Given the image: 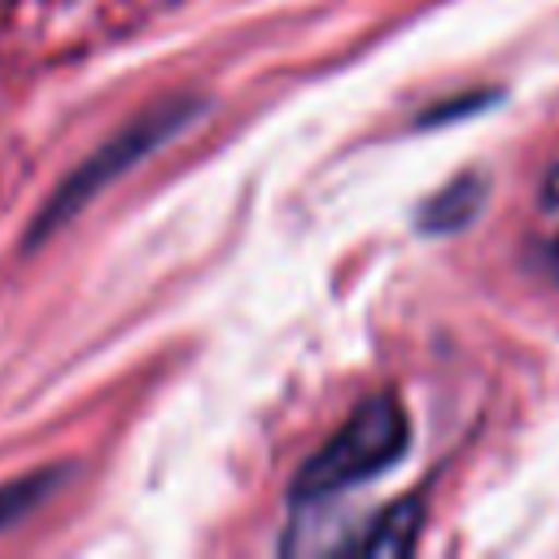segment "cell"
I'll list each match as a JSON object with an SVG mask.
<instances>
[{"label": "cell", "instance_id": "6da1fadb", "mask_svg": "<svg viewBox=\"0 0 559 559\" xmlns=\"http://www.w3.org/2000/svg\"><path fill=\"white\" fill-rule=\"evenodd\" d=\"M411 441V419L393 393L358 402V411L306 459L293 476V502H328L380 472H389Z\"/></svg>", "mask_w": 559, "mask_h": 559}, {"label": "cell", "instance_id": "7a4b0ae2", "mask_svg": "<svg viewBox=\"0 0 559 559\" xmlns=\"http://www.w3.org/2000/svg\"><path fill=\"white\" fill-rule=\"evenodd\" d=\"M201 114L197 96H170V100H153L144 114H135L118 135H109L83 166H74V175L57 188V197L44 205L39 223L31 227V245L48 231H57L61 223H70L92 197H100L118 175H127L131 166H140L153 148H162L170 135H179L192 118Z\"/></svg>", "mask_w": 559, "mask_h": 559}, {"label": "cell", "instance_id": "3957f363", "mask_svg": "<svg viewBox=\"0 0 559 559\" xmlns=\"http://www.w3.org/2000/svg\"><path fill=\"white\" fill-rule=\"evenodd\" d=\"M485 197H489V183H485V175H459V179H450L437 197H428L424 201V210H419V227L424 231H463L476 214H480V205H485Z\"/></svg>", "mask_w": 559, "mask_h": 559}, {"label": "cell", "instance_id": "277c9868", "mask_svg": "<svg viewBox=\"0 0 559 559\" xmlns=\"http://www.w3.org/2000/svg\"><path fill=\"white\" fill-rule=\"evenodd\" d=\"M419 537V498L393 502L384 515H376V524L354 542L362 555H406Z\"/></svg>", "mask_w": 559, "mask_h": 559}, {"label": "cell", "instance_id": "5b68a950", "mask_svg": "<svg viewBox=\"0 0 559 559\" xmlns=\"http://www.w3.org/2000/svg\"><path fill=\"white\" fill-rule=\"evenodd\" d=\"M61 480H66V467H44V472L4 480V485H0V533L13 528L17 520H26L31 511H39L44 498H52Z\"/></svg>", "mask_w": 559, "mask_h": 559}, {"label": "cell", "instance_id": "8992f818", "mask_svg": "<svg viewBox=\"0 0 559 559\" xmlns=\"http://www.w3.org/2000/svg\"><path fill=\"white\" fill-rule=\"evenodd\" d=\"M542 201L550 205V210H559V162L550 166V175H546V188H542Z\"/></svg>", "mask_w": 559, "mask_h": 559}, {"label": "cell", "instance_id": "52a82bcc", "mask_svg": "<svg viewBox=\"0 0 559 559\" xmlns=\"http://www.w3.org/2000/svg\"><path fill=\"white\" fill-rule=\"evenodd\" d=\"M454 105H459V109H476V100H472V96H463V100H454ZM459 109H454V114H459ZM441 118H450V114H445V109H432L424 122H441Z\"/></svg>", "mask_w": 559, "mask_h": 559}]
</instances>
